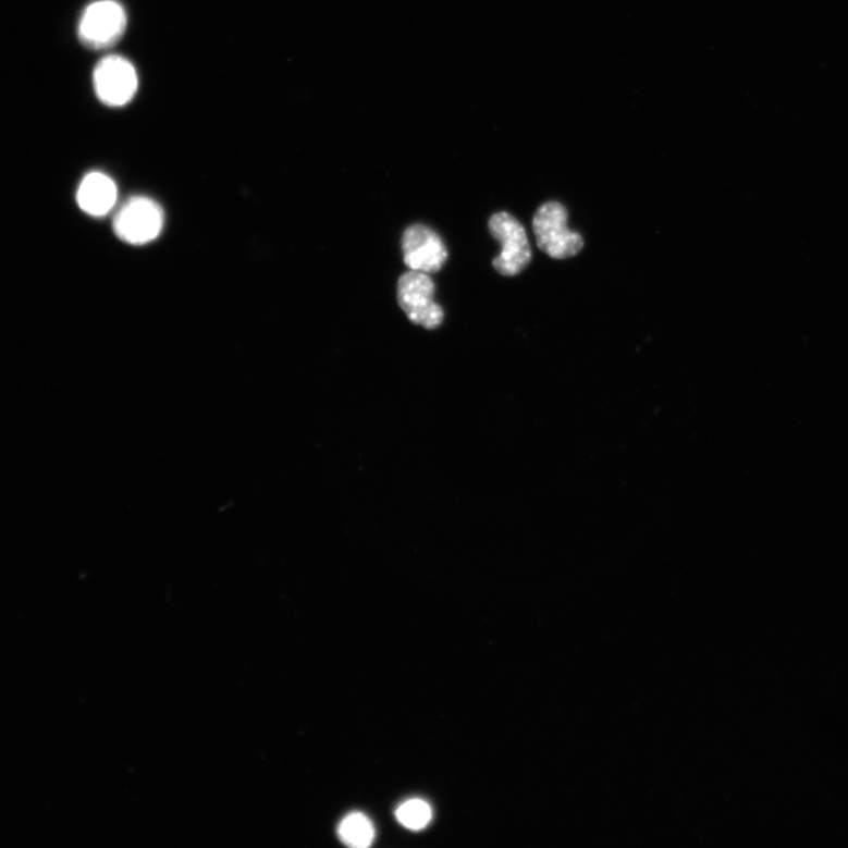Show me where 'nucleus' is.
<instances>
[{
  "label": "nucleus",
  "mask_w": 848,
  "mask_h": 848,
  "mask_svg": "<svg viewBox=\"0 0 848 848\" xmlns=\"http://www.w3.org/2000/svg\"><path fill=\"white\" fill-rule=\"evenodd\" d=\"M434 295V282L423 272L410 270L398 280L397 300L401 309L413 323L429 330L439 328L444 318Z\"/></svg>",
  "instance_id": "2"
},
{
  "label": "nucleus",
  "mask_w": 848,
  "mask_h": 848,
  "mask_svg": "<svg viewBox=\"0 0 848 848\" xmlns=\"http://www.w3.org/2000/svg\"><path fill=\"white\" fill-rule=\"evenodd\" d=\"M126 21L125 10L120 3L114 0H99L84 11L78 35L84 46L107 49L122 38Z\"/></svg>",
  "instance_id": "4"
},
{
  "label": "nucleus",
  "mask_w": 848,
  "mask_h": 848,
  "mask_svg": "<svg viewBox=\"0 0 848 848\" xmlns=\"http://www.w3.org/2000/svg\"><path fill=\"white\" fill-rule=\"evenodd\" d=\"M118 199L116 184L100 172H93L86 176L77 194L79 207L89 214H107Z\"/></svg>",
  "instance_id": "8"
},
{
  "label": "nucleus",
  "mask_w": 848,
  "mask_h": 848,
  "mask_svg": "<svg viewBox=\"0 0 848 848\" xmlns=\"http://www.w3.org/2000/svg\"><path fill=\"white\" fill-rule=\"evenodd\" d=\"M164 216L152 199L135 197L120 210L114 220V232L131 244H146L160 235Z\"/></svg>",
  "instance_id": "6"
},
{
  "label": "nucleus",
  "mask_w": 848,
  "mask_h": 848,
  "mask_svg": "<svg viewBox=\"0 0 848 848\" xmlns=\"http://www.w3.org/2000/svg\"><path fill=\"white\" fill-rule=\"evenodd\" d=\"M402 250L406 266L413 271L434 274L447 262L448 251L441 237L423 224L406 229L402 237Z\"/></svg>",
  "instance_id": "7"
},
{
  "label": "nucleus",
  "mask_w": 848,
  "mask_h": 848,
  "mask_svg": "<svg viewBox=\"0 0 848 848\" xmlns=\"http://www.w3.org/2000/svg\"><path fill=\"white\" fill-rule=\"evenodd\" d=\"M567 221L566 208L557 202L541 206L534 216L533 229L538 246L556 260L574 257L583 248L582 237L570 232Z\"/></svg>",
  "instance_id": "1"
},
{
  "label": "nucleus",
  "mask_w": 848,
  "mask_h": 848,
  "mask_svg": "<svg viewBox=\"0 0 848 848\" xmlns=\"http://www.w3.org/2000/svg\"><path fill=\"white\" fill-rule=\"evenodd\" d=\"M337 832L343 844L355 848L369 847L376 839V828L364 813L354 812L344 818Z\"/></svg>",
  "instance_id": "9"
},
{
  "label": "nucleus",
  "mask_w": 848,
  "mask_h": 848,
  "mask_svg": "<svg viewBox=\"0 0 848 848\" xmlns=\"http://www.w3.org/2000/svg\"><path fill=\"white\" fill-rule=\"evenodd\" d=\"M94 85L100 102L109 107H123L137 93V72L123 57L108 56L95 69Z\"/></svg>",
  "instance_id": "5"
},
{
  "label": "nucleus",
  "mask_w": 848,
  "mask_h": 848,
  "mask_svg": "<svg viewBox=\"0 0 848 848\" xmlns=\"http://www.w3.org/2000/svg\"><path fill=\"white\" fill-rule=\"evenodd\" d=\"M490 230L502 246L501 254L493 261L495 270L503 276L520 274L531 261V249L523 224L508 212H499L492 216Z\"/></svg>",
  "instance_id": "3"
},
{
  "label": "nucleus",
  "mask_w": 848,
  "mask_h": 848,
  "mask_svg": "<svg viewBox=\"0 0 848 848\" xmlns=\"http://www.w3.org/2000/svg\"><path fill=\"white\" fill-rule=\"evenodd\" d=\"M433 818L430 804L422 799H410L396 810L397 822L410 831L426 828Z\"/></svg>",
  "instance_id": "10"
}]
</instances>
